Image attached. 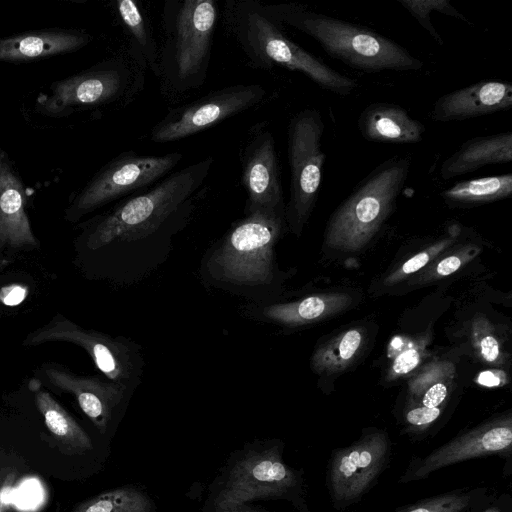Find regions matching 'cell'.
<instances>
[{
  "instance_id": "cell-27",
  "label": "cell",
  "mask_w": 512,
  "mask_h": 512,
  "mask_svg": "<svg viewBox=\"0 0 512 512\" xmlns=\"http://www.w3.org/2000/svg\"><path fill=\"white\" fill-rule=\"evenodd\" d=\"M149 497L134 487L114 489L77 506L73 512H151Z\"/></svg>"
},
{
  "instance_id": "cell-18",
  "label": "cell",
  "mask_w": 512,
  "mask_h": 512,
  "mask_svg": "<svg viewBox=\"0 0 512 512\" xmlns=\"http://www.w3.org/2000/svg\"><path fill=\"white\" fill-rule=\"evenodd\" d=\"M92 40L80 29L46 28L0 38V61L10 63L46 59L82 49Z\"/></svg>"
},
{
  "instance_id": "cell-17",
  "label": "cell",
  "mask_w": 512,
  "mask_h": 512,
  "mask_svg": "<svg viewBox=\"0 0 512 512\" xmlns=\"http://www.w3.org/2000/svg\"><path fill=\"white\" fill-rule=\"evenodd\" d=\"M512 107V84L483 80L441 95L434 103L435 122L463 121L490 115Z\"/></svg>"
},
{
  "instance_id": "cell-30",
  "label": "cell",
  "mask_w": 512,
  "mask_h": 512,
  "mask_svg": "<svg viewBox=\"0 0 512 512\" xmlns=\"http://www.w3.org/2000/svg\"><path fill=\"white\" fill-rule=\"evenodd\" d=\"M472 512H512V496L509 493H489Z\"/></svg>"
},
{
  "instance_id": "cell-2",
  "label": "cell",
  "mask_w": 512,
  "mask_h": 512,
  "mask_svg": "<svg viewBox=\"0 0 512 512\" xmlns=\"http://www.w3.org/2000/svg\"><path fill=\"white\" fill-rule=\"evenodd\" d=\"M285 226V212L245 213L205 251L199 266L203 284L246 303L279 300L285 275L277 265L275 247Z\"/></svg>"
},
{
  "instance_id": "cell-23",
  "label": "cell",
  "mask_w": 512,
  "mask_h": 512,
  "mask_svg": "<svg viewBox=\"0 0 512 512\" xmlns=\"http://www.w3.org/2000/svg\"><path fill=\"white\" fill-rule=\"evenodd\" d=\"M115 4L118 17L131 42L133 56L160 77L159 49L140 5L134 0H117Z\"/></svg>"
},
{
  "instance_id": "cell-13",
  "label": "cell",
  "mask_w": 512,
  "mask_h": 512,
  "mask_svg": "<svg viewBox=\"0 0 512 512\" xmlns=\"http://www.w3.org/2000/svg\"><path fill=\"white\" fill-rule=\"evenodd\" d=\"M265 94L259 84H236L210 91L171 109L152 127L150 140L168 143L189 137L256 106Z\"/></svg>"
},
{
  "instance_id": "cell-39",
  "label": "cell",
  "mask_w": 512,
  "mask_h": 512,
  "mask_svg": "<svg viewBox=\"0 0 512 512\" xmlns=\"http://www.w3.org/2000/svg\"><path fill=\"white\" fill-rule=\"evenodd\" d=\"M217 512H261V511L254 510V509L244 506V504H240V505H232V506L217 508Z\"/></svg>"
},
{
  "instance_id": "cell-35",
  "label": "cell",
  "mask_w": 512,
  "mask_h": 512,
  "mask_svg": "<svg viewBox=\"0 0 512 512\" xmlns=\"http://www.w3.org/2000/svg\"><path fill=\"white\" fill-rule=\"evenodd\" d=\"M430 259V253L428 252H420L407 260L401 267V274H410L418 271L423 266H425Z\"/></svg>"
},
{
  "instance_id": "cell-4",
  "label": "cell",
  "mask_w": 512,
  "mask_h": 512,
  "mask_svg": "<svg viewBox=\"0 0 512 512\" xmlns=\"http://www.w3.org/2000/svg\"><path fill=\"white\" fill-rule=\"evenodd\" d=\"M227 19L253 66L266 70L280 66L301 72L320 88L340 96H348L359 87L354 78L341 74L289 39L283 25L264 4L252 0L229 2Z\"/></svg>"
},
{
  "instance_id": "cell-29",
  "label": "cell",
  "mask_w": 512,
  "mask_h": 512,
  "mask_svg": "<svg viewBox=\"0 0 512 512\" xmlns=\"http://www.w3.org/2000/svg\"><path fill=\"white\" fill-rule=\"evenodd\" d=\"M397 2L439 45H443L444 40L432 23L431 12L436 11L471 25V22L451 4L450 0H397Z\"/></svg>"
},
{
  "instance_id": "cell-11",
  "label": "cell",
  "mask_w": 512,
  "mask_h": 512,
  "mask_svg": "<svg viewBox=\"0 0 512 512\" xmlns=\"http://www.w3.org/2000/svg\"><path fill=\"white\" fill-rule=\"evenodd\" d=\"M50 341H66L80 346L109 381L124 386L131 393L141 384L145 365L143 352L130 338L87 330L58 315L31 333L24 344Z\"/></svg>"
},
{
  "instance_id": "cell-24",
  "label": "cell",
  "mask_w": 512,
  "mask_h": 512,
  "mask_svg": "<svg viewBox=\"0 0 512 512\" xmlns=\"http://www.w3.org/2000/svg\"><path fill=\"white\" fill-rule=\"evenodd\" d=\"M34 391L37 408L59 445L72 453L91 449L90 437L74 418L48 392L40 389Z\"/></svg>"
},
{
  "instance_id": "cell-25",
  "label": "cell",
  "mask_w": 512,
  "mask_h": 512,
  "mask_svg": "<svg viewBox=\"0 0 512 512\" xmlns=\"http://www.w3.org/2000/svg\"><path fill=\"white\" fill-rule=\"evenodd\" d=\"M512 194V174L462 180L444 189L440 196L450 206L468 207L499 201Z\"/></svg>"
},
{
  "instance_id": "cell-34",
  "label": "cell",
  "mask_w": 512,
  "mask_h": 512,
  "mask_svg": "<svg viewBox=\"0 0 512 512\" xmlns=\"http://www.w3.org/2000/svg\"><path fill=\"white\" fill-rule=\"evenodd\" d=\"M480 349L483 358L488 362H494L499 356V345L497 340L488 335L482 338Z\"/></svg>"
},
{
  "instance_id": "cell-28",
  "label": "cell",
  "mask_w": 512,
  "mask_h": 512,
  "mask_svg": "<svg viewBox=\"0 0 512 512\" xmlns=\"http://www.w3.org/2000/svg\"><path fill=\"white\" fill-rule=\"evenodd\" d=\"M362 344V334L351 329L319 348L312 360L315 370L335 372L344 369L355 357Z\"/></svg>"
},
{
  "instance_id": "cell-12",
  "label": "cell",
  "mask_w": 512,
  "mask_h": 512,
  "mask_svg": "<svg viewBox=\"0 0 512 512\" xmlns=\"http://www.w3.org/2000/svg\"><path fill=\"white\" fill-rule=\"evenodd\" d=\"M132 72L121 58H112L68 78L53 82L39 97L36 109L50 117L116 101L132 90Z\"/></svg>"
},
{
  "instance_id": "cell-9",
  "label": "cell",
  "mask_w": 512,
  "mask_h": 512,
  "mask_svg": "<svg viewBox=\"0 0 512 512\" xmlns=\"http://www.w3.org/2000/svg\"><path fill=\"white\" fill-rule=\"evenodd\" d=\"M393 444L388 433L365 428L351 444L331 452L325 485L334 509L343 511L358 503L390 465Z\"/></svg>"
},
{
  "instance_id": "cell-37",
  "label": "cell",
  "mask_w": 512,
  "mask_h": 512,
  "mask_svg": "<svg viewBox=\"0 0 512 512\" xmlns=\"http://www.w3.org/2000/svg\"><path fill=\"white\" fill-rule=\"evenodd\" d=\"M477 382L487 387H495L500 385L501 378L493 371H484L478 376Z\"/></svg>"
},
{
  "instance_id": "cell-14",
  "label": "cell",
  "mask_w": 512,
  "mask_h": 512,
  "mask_svg": "<svg viewBox=\"0 0 512 512\" xmlns=\"http://www.w3.org/2000/svg\"><path fill=\"white\" fill-rule=\"evenodd\" d=\"M489 456L511 459L510 415L494 418L463 431L425 456H413L399 478V483L408 484L424 480L445 467Z\"/></svg>"
},
{
  "instance_id": "cell-32",
  "label": "cell",
  "mask_w": 512,
  "mask_h": 512,
  "mask_svg": "<svg viewBox=\"0 0 512 512\" xmlns=\"http://www.w3.org/2000/svg\"><path fill=\"white\" fill-rule=\"evenodd\" d=\"M419 359V353L415 349L405 350L395 359L393 372L396 374H406L418 365Z\"/></svg>"
},
{
  "instance_id": "cell-36",
  "label": "cell",
  "mask_w": 512,
  "mask_h": 512,
  "mask_svg": "<svg viewBox=\"0 0 512 512\" xmlns=\"http://www.w3.org/2000/svg\"><path fill=\"white\" fill-rule=\"evenodd\" d=\"M461 266V259L457 256H449L443 259L437 265V273L441 276H447L454 273Z\"/></svg>"
},
{
  "instance_id": "cell-15",
  "label": "cell",
  "mask_w": 512,
  "mask_h": 512,
  "mask_svg": "<svg viewBox=\"0 0 512 512\" xmlns=\"http://www.w3.org/2000/svg\"><path fill=\"white\" fill-rule=\"evenodd\" d=\"M241 184L247 198L244 213L258 210L285 212L279 159L269 130L256 131L240 155Z\"/></svg>"
},
{
  "instance_id": "cell-1",
  "label": "cell",
  "mask_w": 512,
  "mask_h": 512,
  "mask_svg": "<svg viewBox=\"0 0 512 512\" xmlns=\"http://www.w3.org/2000/svg\"><path fill=\"white\" fill-rule=\"evenodd\" d=\"M214 159H201L130 195L84 225L82 248L95 276L133 286L170 257L174 240L189 224L195 196Z\"/></svg>"
},
{
  "instance_id": "cell-5",
  "label": "cell",
  "mask_w": 512,
  "mask_h": 512,
  "mask_svg": "<svg viewBox=\"0 0 512 512\" xmlns=\"http://www.w3.org/2000/svg\"><path fill=\"white\" fill-rule=\"evenodd\" d=\"M219 15L214 0H166L162 13L160 77L182 93L206 80Z\"/></svg>"
},
{
  "instance_id": "cell-38",
  "label": "cell",
  "mask_w": 512,
  "mask_h": 512,
  "mask_svg": "<svg viewBox=\"0 0 512 512\" xmlns=\"http://www.w3.org/2000/svg\"><path fill=\"white\" fill-rule=\"evenodd\" d=\"M12 478V474L9 473H6L5 476L0 475V512H10L3 503V498L5 494L8 493Z\"/></svg>"
},
{
  "instance_id": "cell-19",
  "label": "cell",
  "mask_w": 512,
  "mask_h": 512,
  "mask_svg": "<svg viewBox=\"0 0 512 512\" xmlns=\"http://www.w3.org/2000/svg\"><path fill=\"white\" fill-rule=\"evenodd\" d=\"M350 298L344 294L311 295L292 301L263 304L245 303L241 314L259 323L295 328L316 322L346 307Z\"/></svg>"
},
{
  "instance_id": "cell-33",
  "label": "cell",
  "mask_w": 512,
  "mask_h": 512,
  "mask_svg": "<svg viewBox=\"0 0 512 512\" xmlns=\"http://www.w3.org/2000/svg\"><path fill=\"white\" fill-rule=\"evenodd\" d=\"M25 296V288L18 285L4 287L0 292V300L10 306L19 304Z\"/></svg>"
},
{
  "instance_id": "cell-20",
  "label": "cell",
  "mask_w": 512,
  "mask_h": 512,
  "mask_svg": "<svg viewBox=\"0 0 512 512\" xmlns=\"http://www.w3.org/2000/svg\"><path fill=\"white\" fill-rule=\"evenodd\" d=\"M0 245L36 247L37 240L25 210L23 184L0 148Z\"/></svg>"
},
{
  "instance_id": "cell-21",
  "label": "cell",
  "mask_w": 512,
  "mask_h": 512,
  "mask_svg": "<svg viewBox=\"0 0 512 512\" xmlns=\"http://www.w3.org/2000/svg\"><path fill=\"white\" fill-rule=\"evenodd\" d=\"M357 126L367 141L388 144L419 143L426 130L406 109L388 102L367 105L358 117Z\"/></svg>"
},
{
  "instance_id": "cell-6",
  "label": "cell",
  "mask_w": 512,
  "mask_h": 512,
  "mask_svg": "<svg viewBox=\"0 0 512 512\" xmlns=\"http://www.w3.org/2000/svg\"><path fill=\"white\" fill-rule=\"evenodd\" d=\"M410 170L409 155H395L373 168L332 214L326 245L344 251L363 248L394 211Z\"/></svg>"
},
{
  "instance_id": "cell-3",
  "label": "cell",
  "mask_w": 512,
  "mask_h": 512,
  "mask_svg": "<svg viewBox=\"0 0 512 512\" xmlns=\"http://www.w3.org/2000/svg\"><path fill=\"white\" fill-rule=\"evenodd\" d=\"M282 25L310 36L331 57L364 72L417 71L424 63L378 32L297 3L264 5Z\"/></svg>"
},
{
  "instance_id": "cell-26",
  "label": "cell",
  "mask_w": 512,
  "mask_h": 512,
  "mask_svg": "<svg viewBox=\"0 0 512 512\" xmlns=\"http://www.w3.org/2000/svg\"><path fill=\"white\" fill-rule=\"evenodd\" d=\"M489 493L486 486L462 487L423 498L394 512H472Z\"/></svg>"
},
{
  "instance_id": "cell-31",
  "label": "cell",
  "mask_w": 512,
  "mask_h": 512,
  "mask_svg": "<svg viewBox=\"0 0 512 512\" xmlns=\"http://www.w3.org/2000/svg\"><path fill=\"white\" fill-rule=\"evenodd\" d=\"M447 387L442 383L432 385L423 395L421 405L426 408H439L443 410L447 398Z\"/></svg>"
},
{
  "instance_id": "cell-7",
  "label": "cell",
  "mask_w": 512,
  "mask_h": 512,
  "mask_svg": "<svg viewBox=\"0 0 512 512\" xmlns=\"http://www.w3.org/2000/svg\"><path fill=\"white\" fill-rule=\"evenodd\" d=\"M325 124L315 108H305L290 119L287 153L290 167V195L285 204L289 228L299 233L317 201L326 155L322 150Z\"/></svg>"
},
{
  "instance_id": "cell-22",
  "label": "cell",
  "mask_w": 512,
  "mask_h": 512,
  "mask_svg": "<svg viewBox=\"0 0 512 512\" xmlns=\"http://www.w3.org/2000/svg\"><path fill=\"white\" fill-rule=\"evenodd\" d=\"M512 160V132L477 136L463 142L440 166V176L450 180L490 164Z\"/></svg>"
},
{
  "instance_id": "cell-16",
  "label": "cell",
  "mask_w": 512,
  "mask_h": 512,
  "mask_svg": "<svg viewBox=\"0 0 512 512\" xmlns=\"http://www.w3.org/2000/svg\"><path fill=\"white\" fill-rule=\"evenodd\" d=\"M43 370L53 386L76 398L81 410L102 433L116 410L133 394L124 386L99 377L78 376L54 365H46Z\"/></svg>"
},
{
  "instance_id": "cell-8",
  "label": "cell",
  "mask_w": 512,
  "mask_h": 512,
  "mask_svg": "<svg viewBox=\"0 0 512 512\" xmlns=\"http://www.w3.org/2000/svg\"><path fill=\"white\" fill-rule=\"evenodd\" d=\"M180 152L160 156L123 152L104 165L75 195L66 218L77 221L115 200L155 185L181 162Z\"/></svg>"
},
{
  "instance_id": "cell-10",
  "label": "cell",
  "mask_w": 512,
  "mask_h": 512,
  "mask_svg": "<svg viewBox=\"0 0 512 512\" xmlns=\"http://www.w3.org/2000/svg\"><path fill=\"white\" fill-rule=\"evenodd\" d=\"M258 498H286L299 512H310L303 474L283 462L279 446L249 451L240 458L215 504L222 508Z\"/></svg>"
}]
</instances>
